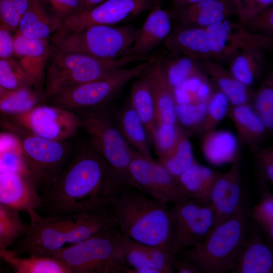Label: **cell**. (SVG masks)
<instances>
[{
  "label": "cell",
  "instance_id": "f35d334b",
  "mask_svg": "<svg viewBox=\"0 0 273 273\" xmlns=\"http://www.w3.org/2000/svg\"><path fill=\"white\" fill-rule=\"evenodd\" d=\"M267 130L273 128V75L270 70L255 90L251 103Z\"/></svg>",
  "mask_w": 273,
  "mask_h": 273
},
{
  "label": "cell",
  "instance_id": "52a82bcc",
  "mask_svg": "<svg viewBox=\"0 0 273 273\" xmlns=\"http://www.w3.org/2000/svg\"><path fill=\"white\" fill-rule=\"evenodd\" d=\"M137 29L132 24L98 25L78 31L59 30L49 39L59 51L108 60L120 57L131 47Z\"/></svg>",
  "mask_w": 273,
  "mask_h": 273
},
{
  "label": "cell",
  "instance_id": "7dc6e473",
  "mask_svg": "<svg viewBox=\"0 0 273 273\" xmlns=\"http://www.w3.org/2000/svg\"><path fill=\"white\" fill-rule=\"evenodd\" d=\"M48 4L52 10V15L63 21L82 10L81 0H40Z\"/></svg>",
  "mask_w": 273,
  "mask_h": 273
},
{
  "label": "cell",
  "instance_id": "cb8c5ba5",
  "mask_svg": "<svg viewBox=\"0 0 273 273\" xmlns=\"http://www.w3.org/2000/svg\"><path fill=\"white\" fill-rule=\"evenodd\" d=\"M145 74L154 103L157 123H177L173 88L167 78L161 59H158L153 63Z\"/></svg>",
  "mask_w": 273,
  "mask_h": 273
},
{
  "label": "cell",
  "instance_id": "8d00e7d4",
  "mask_svg": "<svg viewBox=\"0 0 273 273\" xmlns=\"http://www.w3.org/2000/svg\"><path fill=\"white\" fill-rule=\"evenodd\" d=\"M19 212L0 204L1 249H8L26 233L28 224L21 218Z\"/></svg>",
  "mask_w": 273,
  "mask_h": 273
},
{
  "label": "cell",
  "instance_id": "7bdbcfd3",
  "mask_svg": "<svg viewBox=\"0 0 273 273\" xmlns=\"http://www.w3.org/2000/svg\"><path fill=\"white\" fill-rule=\"evenodd\" d=\"M207 102L175 104V111L177 122L185 127L192 128L197 127L205 116Z\"/></svg>",
  "mask_w": 273,
  "mask_h": 273
},
{
  "label": "cell",
  "instance_id": "4fadbf2b",
  "mask_svg": "<svg viewBox=\"0 0 273 273\" xmlns=\"http://www.w3.org/2000/svg\"><path fill=\"white\" fill-rule=\"evenodd\" d=\"M30 133L47 139L63 141L73 136L81 127L79 118L70 110L55 105H37L13 115Z\"/></svg>",
  "mask_w": 273,
  "mask_h": 273
},
{
  "label": "cell",
  "instance_id": "8fae6325",
  "mask_svg": "<svg viewBox=\"0 0 273 273\" xmlns=\"http://www.w3.org/2000/svg\"><path fill=\"white\" fill-rule=\"evenodd\" d=\"M170 210L173 226L170 253L172 256L198 244L213 227L214 211L208 201L186 199L174 203Z\"/></svg>",
  "mask_w": 273,
  "mask_h": 273
},
{
  "label": "cell",
  "instance_id": "ba28073f",
  "mask_svg": "<svg viewBox=\"0 0 273 273\" xmlns=\"http://www.w3.org/2000/svg\"><path fill=\"white\" fill-rule=\"evenodd\" d=\"M158 59L150 57L131 68H121L103 78L74 85L56 94L49 100L68 110L95 107L111 100L127 84L143 74Z\"/></svg>",
  "mask_w": 273,
  "mask_h": 273
},
{
  "label": "cell",
  "instance_id": "f546056e",
  "mask_svg": "<svg viewBox=\"0 0 273 273\" xmlns=\"http://www.w3.org/2000/svg\"><path fill=\"white\" fill-rule=\"evenodd\" d=\"M117 126L132 149L147 160L155 161L151 154L146 128L129 101L119 114Z\"/></svg>",
  "mask_w": 273,
  "mask_h": 273
},
{
  "label": "cell",
  "instance_id": "e0dca14e",
  "mask_svg": "<svg viewBox=\"0 0 273 273\" xmlns=\"http://www.w3.org/2000/svg\"><path fill=\"white\" fill-rule=\"evenodd\" d=\"M13 37V57L17 60L34 89L42 94L46 65L51 45L49 39L27 38L17 30Z\"/></svg>",
  "mask_w": 273,
  "mask_h": 273
},
{
  "label": "cell",
  "instance_id": "60d3db41",
  "mask_svg": "<svg viewBox=\"0 0 273 273\" xmlns=\"http://www.w3.org/2000/svg\"><path fill=\"white\" fill-rule=\"evenodd\" d=\"M0 85L7 90L33 87L19 62L13 56L0 58Z\"/></svg>",
  "mask_w": 273,
  "mask_h": 273
},
{
  "label": "cell",
  "instance_id": "5bb4252c",
  "mask_svg": "<svg viewBox=\"0 0 273 273\" xmlns=\"http://www.w3.org/2000/svg\"><path fill=\"white\" fill-rule=\"evenodd\" d=\"M156 0H106L68 17L60 30L78 31L94 25H115L150 10Z\"/></svg>",
  "mask_w": 273,
  "mask_h": 273
},
{
  "label": "cell",
  "instance_id": "8992f818",
  "mask_svg": "<svg viewBox=\"0 0 273 273\" xmlns=\"http://www.w3.org/2000/svg\"><path fill=\"white\" fill-rule=\"evenodd\" d=\"M49 256L70 273H117L125 265L121 235L113 225Z\"/></svg>",
  "mask_w": 273,
  "mask_h": 273
},
{
  "label": "cell",
  "instance_id": "1f68e13d",
  "mask_svg": "<svg viewBox=\"0 0 273 273\" xmlns=\"http://www.w3.org/2000/svg\"><path fill=\"white\" fill-rule=\"evenodd\" d=\"M0 258L17 273H70L61 262L50 256H21L13 250L0 248Z\"/></svg>",
  "mask_w": 273,
  "mask_h": 273
},
{
  "label": "cell",
  "instance_id": "681fc988",
  "mask_svg": "<svg viewBox=\"0 0 273 273\" xmlns=\"http://www.w3.org/2000/svg\"><path fill=\"white\" fill-rule=\"evenodd\" d=\"M20 20L14 0H0V25L10 32L16 31Z\"/></svg>",
  "mask_w": 273,
  "mask_h": 273
},
{
  "label": "cell",
  "instance_id": "e575fe53",
  "mask_svg": "<svg viewBox=\"0 0 273 273\" xmlns=\"http://www.w3.org/2000/svg\"><path fill=\"white\" fill-rule=\"evenodd\" d=\"M197 161L189 134L186 132L174 149L168 155L159 157L157 162L176 179Z\"/></svg>",
  "mask_w": 273,
  "mask_h": 273
},
{
  "label": "cell",
  "instance_id": "9a60e30c",
  "mask_svg": "<svg viewBox=\"0 0 273 273\" xmlns=\"http://www.w3.org/2000/svg\"><path fill=\"white\" fill-rule=\"evenodd\" d=\"M211 59L229 61L242 49L252 45L273 47V36L251 32L239 22L228 19L205 28Z\"/></svg>",
  "mask_w": 273,
  "mask_h": 273
},
{
  "label": "cell",
  "instance_id": "7c38bea8",
  "mask_svg": "<svg viewBox=\"0 0 273 273\" xmlns=\"http://www.w3.org/2000/svg\"><path fill=\"white\" fill-rule=\"evenodd\" d=\"M129 183L136 189L165 203L185 200L176 179L161 165L133 150L128 168Z\"/></svg>",
  "mask_w": 273,
  "mask_h": 273
},
{
  "label": "cell",
  "instance_id": "d4e9b609",
  "mask_svg": "<svg viewBox=\"0 0 273 273\" xmlns=\"http://www.w3.org/2000/svg\"><path fill=\"white\" fill-rule=\"evenodd\" d=\"M197 62L214 81L218 89L225 95L231 106L251 103L255 90L238 80L220 63L210 58Z\"/></svg>",
  "mask_w": 273,
  "mask_h": 273
},
{
  "label": "cell",
  "instance_id": "7402d4cb",
  "mask_svg": "<svg viewBox=\"0 0 273 273\" xmlns=\"http://www.w3.org/2000/svg\"><path fill=\"white\" fill-rule=\"evenodd\" d=\"M170 12L176 25L204 28L235 15L230 0H200Z\"/></svg>",
  "mask_w": 273,
  "mask_h": 273
},
{
  "label": "cell",
  "instance_id": "f907efd6",
  "mask_svg": "<svg viewBox=\"0 0 273 273\" xmlns=\"http://www.w3.org/2000/svg\"><path fill=\"white\" fill-rule=\"evenodd\" d=\"M13 56V37L10 31L0 25V58Z\"/></svg>",
  "mask_w": 273,
  "mask_h": 273
},
{
  "label": "cell",
  "instance_id": "ab89813d",
  "mask_svg": "<svg viewBox=\"0 0 273 273\" xmlns=\"http://www.w3.org/2000/svg\"><path fill=\"white\" fill-rule=\"evenodd\" d=\"M186 133L177 123L159 122L156 123L151 142L159 157H164L174 149Z\"/></svg>",
  "mask_w": 273,
  "mask_h": 273
},
{
  "label": "cell",
  "instance_id": "b9f144b4",
  "mask_svg": "<svg viewBox=\"0 0 273 273\" xmlns=\"http://www.w3.org/2000/svg\"><path fill=\"white\" fill-rule=\"evenodd\" d=\"M261 197L251 210H249V216L254 221L268 240H273V195L263 189Z\"/></svg>",
  "mask_w": 273,
  "mask_h": 273
},
{
  "label": "cell",
  "instance_id": "44dd1931",
  "mask_svg": "<svg viewBox=\"0 0 273 273\" xmlns=\"http://www.w3.org/2000/svg\"><path fill=\"white\" fill-rule=\"evenodd\" d=\"M272 251L263 238L260 230L250 223L239 253L233 273H272Z\"/></svg>",
  "mask_w": 273,
  "mask_h": 273
},
{
  "label": "cell",
  "instance_id": "ee69618b",
  "mask_svg": "<svg viewBox=\"0 0 273 273\" xmlns=\"http://www.w3.org/2000/svg\"><path fill=\"white\" fill-rule=\"evenodd\" d=\"M240 24L272 6L273 0H230Z\"/></svg>",
  "mask_w": 273,
  "mask_h": 273
},
{
  "label": "cell",
  "instance_id": "83f0119b",
  "mask_svg": "<svg viewBox=\"0 0 273 273\" xmlns=\"http://www.w3.org/2000/svg\"><path fill=\"white\" fill-rule=\"evenodd\" d=\"M228 115L236 127L239 144L252 150L258 147L267 129L251 103L230 106Z\"/></svg>",
  "mask_w": 273,
  "mask_h": 273
},
{
  "label": "cell",
  "instance_id": "db71d44e",
  "mask_svg": "<svg viewBox=\"0 0 273 273\" xmlns=\"http://www.w3.org/2000/svg\"><path fill=\"white\" fill-rule=\"evenodd\" d=\"M106 0H81L82 10H87L92 8Z\"/></svg>",
  "mask_w": 273,
  "mask_h": 273
},
{
  "label": "cell",
  "instance_id": "4dcf8cb0",
  "mask_svg": "<svg viewBox=\"0 0 273 273\" xmlns=\"http://www.w3.org/2000/svg\"><path fill=\"white\" fill-rule=\"evenodd\" d=\"M220 174L197 161L176 180L185 200L208 201L211 188Z\"/></svg>",
  "mask_w": 273,
  "mask_h": 273
},
{
  "label": "cell",
  "instance_id": "603a6c76",
  "mask_svg": "<svg viewBox=\"0 0 273 273\" xmlns=\"http://www.w3.org/2000/svg\"><path fill=\"white\" fill-rule=\"evenodd\" d=\"M163 42L171 55L187 56L197 61L211 58L205 28L176 25Z\"/></svg>",
  "mask_w": 273,
  "mask_h": 273
},
{
  "label": "cell",
  "instance_id": "2e32d148",
  "mask_svg": "<svg viewBox=\"0 0 273 273\" xmlns=\"http://www.w3.org/2000/svg\"><path fill=\"white\" fill-rule=\"evenodd\" d=\"M240 157L239 154L227 172L221 173L209 193L208 202L214 214L213 227L248 208L242 185Z\"/></svg>",
  "mask_w": 273,
  "mask_h": 273
},
{
  "label": "cell",
  "instance_id": "277c9868",
  "mask_svg": "<svg viewBox=\"0 0 273 273\" xmlns=\"http://www.w3.org/2000/svg\"><path fill=\"white\" fill-rule=\"evenodd\" d=\"M249 210L213 227L198 244L185 252L187 259L205 273L232 272L249 226Z\"/></svg>",
  "mask_w": 273,
  "mask_h": 273
},
{
  "label": "cell",
  "instance_id": "836d02e7",
  "mask_svg": "<svg viewBox=\"0 0 273 273\" xmlns=\"http://www.w3.org/2000/svg\"><path fill=\"white\" fill-rule=\"evenodd\" d=\"M167 78L173 88L192 77L208 78L198 62L183 55L171 56L161 60Z\"/></svg>",
  "mask_w": 273,
  "mask_h": 273
},
{
  "label": "cell",
  "instance_id": "484cf974",
  "mask_svg": "<svg viewBox=\"0 0 273 273\" xmlns=\"http://www.w3.org/2000/svg\"><path fill=\"white\" fill-rule=\"evenodd\" d=\"M271 49L264 45L243 48L229 62V71L240 82L251 87L260 79L264 68L266 52Z\"/></svg>",
  "mask_w": 273,
  "mask_h": 273
},
{
  "label": "cell",
  "instance_id": "9c48e42d",
  "mask_svg": "<svg viewBox=\"0 0 273 273\" xmlns=\"http://www.w3.org/2000/svg\"><path fill=\"white\" fill-rule=\"evenodd\" d=\"M19 142L27 172L41 197L67 164L66 146L62 141L47 139L31 133Z\"/></svg>",
  "mask_w": 273,
  "mask_h": 273
},
{
  "label": "cell",
  "instance_id": "f6af8a7d",
  "mask_svg": "<svg viewBox=\"0 0 273 273\" xmlns=\"http://www.w3.org/2000/svg\"><path fill=\"white\" fill-rule=\"evenodd\" d=\"M241 25L251 32L273 36L272 6L254 15Z\"/></svg>",
  "mask_w": 273,
  "mask_h": 273
},
{
  "label": "cell",
  "instance_id": "f1b7e54d",
  "mask_svg": "<svg viewBox=\"0 0 273 273\" xmlns=\"http://www.w3.org/2000/svg\"><path fill=\"white\" fill-rule=\"evenodd\" d=\"M237 137L227 130H214L203 135L202 153L208 162L214 165L232 163L240 154Z\"/></svg>",
  "mask_w": 273,
  "mask_h": 273
},
{
  "label": "cell",
  "instance_id": "d6a6232c",
  "mask_svg": "<svg viewBox=\"0 0 273 273\" xmlns=\"http://www.w3.org/2000/svg\"><path fill=\"white\" fill-rule=\"evenodd\" d=\"M145 72L131 85L129 102L144 123L151 142L157 120L154 103Z\"/></svg>",
  "mask_w": 273,
  "mask_h": 273
},
{
  "label": "cell",
  "instance_id": "f5cc1de1",
  "mask_svg": "<svg viewBox=\"0 0 273 273\" xmlns=\"http://www.w3.org/2000/svg\"><path fill=\"white\" fill-rule=\"evenodd\" d=\"M200 0H171L172 10L174 12L197 2Z\"/></svg>",
  "mask_w": 273,
  "mask_h": 273
},
{
  "label": "cell",
  "instance_id": "7a4b0ae2",
  "mask_svg": "<svg viewBox=\"0 0 273 273\" xmlns=\"http://www.w3.org/2000/svg\"><path fill=\"white\" fill-rule=\"evenodd\" d=\"M25 234L13 251L19 255L49 256L112 225L107 210L46 216L32 209Z\"/></svg>",
  "mask_w": 273,
  "mask_h": 273
},
{
  "label": "cell",
  "instance_id": "3957f363",
  "mask_svg": "<svg viewBox=\"0 0 273 273\" xmlns=\"http://www.w3.org/2000/svg\"><path fill=\"white\" fill-rule=\"evenodd\" d=\"M107 212L122 236L170 253L173 226L167 203L129 186L112 201Z\"/></svg>",
  "mask_w": 273,
  "mask_h": 273
},
{
  "label": "cell",
  "instance_id": "74e56055",
  "mask_svg": "<svg viewBox=\"0 0 273 273\" xmlns=\"http://www.w3.org/2000/svg\"><path fill=\"white\" fill-rule=\"evenodd\" d=\"M230 107V102L225 95L219 89L214 90L208 101L203 119L197 127L192 130V132L204 135L215 130L228 115Z\"/></svg>",
  "mask_w": 273,
  "mask_h": 273
},
{
  "label": "cell",
  "instance_id": "ffe728a7",
  "mask_svg": "<svg viewBox=\"0 0 273 273\" xmlns=\"http://www.w3.org/2000/svg\"><path fill=\"white\" fill-rule=\"evenodd\" d=\"M41 196L29 175L17 171L0 172V204L19 211L36 209Z\"/></svg>",
  "mask_w": 273,
  "mask_h": 273
},
{
  "label": "cell",
  "instance_id": "c3c4849f",
  "mask_svg": "<svg viewBox=\"0 0 273 273\" xmlns=\"http://www.w3.org/2000/svg\"><path fill=\"white\" fill-rule=\"evenodd\" d=\"M255 153L259 171L262 182L273 183V149L272 147L260 148L259 146L252 150Z\"/></svg>",
  "mask_w": 273,
  "mask_h": 273
},
{
  "label": "cell",
  "instance_id": "ac0fdd59",
  "mask_svg": "<svg viewBox=\"0 0 273 273\" xmlns=\"http://www.w3.org/2000/svg\"><path fill=\"white\" fill-rule=\"evenodd\" d=\"M126 273H172L173 256L167 250L133 241L121 235Z\"/></svg>",
  "mask_w": 273,
  "mask_h": 273
},
{
  "label": "cell",
  "instance_id": "11a10c76",
  "mask_svg": "<svg viewBox=\"0 0 273 273\" xmlns=\"http://www.w3.org/2000/svg\"><path fill=\"white\" fill-rule=\"evenodd\" d=\"M6 90L0 85V96H1Z\"/></svg>",
  "mask_w": 273,
  "mask_h": 273
},
{
  "label": "cell",
  "instance_id": "bcb514c9",
  "mask_svg": "<svg viewBox=\"0 0 273 273\" xmlns=\"http://www.w3.org/2000/svg\"><path fill=\"white\" fill-rule=\"evenodd\" d=\"M4 171L27 173L20 145L0 152V172Z\"/></svg>",
  "mask_w": 273,
  "mask_h": 273
},
{
  "label": "cell",
  "instance_id": "5b68a950",
  "mask_svg": "<svg viewBox=\"0 0 273 273\" xmlns=\"http://www.w3.org/2000/svg\"><path fill=\"white\" fill-rule=\"evenodd\" d=\"M135 61L133 57L128 55L102 60L60 52L51 47L46 65L43 99L49 100L66 88L105 77Z\"/></svg>",
  "mask_w": 273,
  "mask_h": 273
},
{
  "label": "cell",
  "instance_id": "4316f807",
  "mask_svg": "<svg viewBox=\"0 0 273 273\" xmlns=\"http://www.w3.org/2000/svg\"><path fill=\"white\" fill-rule=\"evenodd\" d=\"M61 27L62 21L49 13L40 0H30L17 30L29 38L49 40Z\"/></svg>",
  "mask_w": 273,
  "mask_h": 273
},
{
  "label": "cell",
  "instance_id": "816d5d0a",
  "mask_svg": "<svg viewBox=\"0 0 273 273\" xmlns=\"http://www.w3.org/2000/svg\"><path fill=\"white\" fill-rule=\"evenodd\" d=\"M172 264L174 269H176L178 273H200V269L194 263L187 259H177L174 258L172 259Z\"/></svg>",
  "mask_w": 273,
  "mask_h": 273
},
{
  "label": "cell",
  "instance_id": "d6986e66",
  "mask_svg": "<svg viewBox=\"0 0 273 273\" xmlns=\"http://www.w3.org/2000/svg\"><path fill=\"white\" fill-rule=\"evenodd\" d=\"M172 15L156 0L142 26L137 29L133 42L124 55L148 59L149 55L170 33Z\"/></svg>",
  "mask_w": 273,
  "mask_h": 273
},
{
  "label": "cell",
  "instance_id": "30bf717a",
  "mask_svg": "<svg viewBox=\"0 0 273 273\" xmlns=\"http://www.w3.org/2000/svg\"><path fill=\"white\" fill-rule=\"evenodd\" d=\"M81 127L90 136L93 146L108 164L129 185L128 168L133 149L118 126L104 111L89 109L78 116Z\"/></svg>",
  "mask_w": 273,
  "mask_h": 273
},
{
  "label": "cell",
  "instance_id": "6da1fadb",
  "mask_svg": "<svg viewBox=\"0 0 273 273\" xmlns=\"http://www.w3.org/2000/svg\"><path fill=\"white\" fill-rule=\"evenodd\" d=\"M129 186L93 146L66 165L35 210L46 216L106 211Z\"/></svg>",
  "mask_w": 273,
  "mask_h": 273
},
{
  "label": "cell",
  "instance_id": "d590c367",
  "mask_svg": "<svg viewBox=\"0 0 273 273\" xmlns=\"http://www.w3.org/2000/svg\"><path fill=\"white\" fill-rule=\"evenodd\" d=\"M42 94L32 88L6 90L0 96V112L16 115L30 110L37 106Z\"/></svg>",
  "mask_w": 273,
  "mask_h": 273
}]
</instances>
